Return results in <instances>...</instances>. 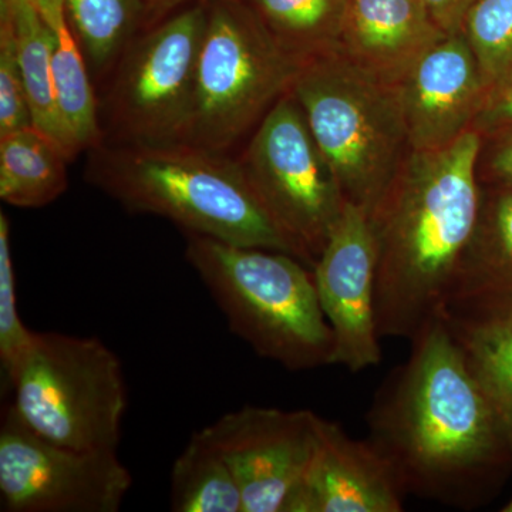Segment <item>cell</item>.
Instances as JSON below:
<instances>
[{
    "mask_svg": "<svg viewBox=\"0 0 512 512\" xmlns=\"http://www.w3.org/2000/svg\"><path fill=\"white\" fill-rule=\"evenodd\" d=\"M410 342L373 399L367 440L404 494L476 507L512 436L440 316Z\"/></svg>",
    "mask_w": 512,
    "mask_h": 512,
    "instance_id": "cell-1",
    "label": "cell"
},
{
    "mask_svg": "<svg viewBox=\"0 0 512 512\" xmlns=\"http://www.w3.org/2000/svg\"><path fill=\"white\" fill-rule=\"evenodd\" d=\"M481 144L470 130L439 150L410 151L370 214L380 338L412 340L443 312L480 215Z\"/></svg>",
    "mask_w": 512,
    "mask_h": 512,
    "instance_id": "cell-2",
    "label": "cell"
},
{
    "mask_svg": "<svg viewBox=\"0 0 512 512\" xmlns=\"http://www.w3.org/2000/svg\"><path fill=\"white\" fill-rule=\"evenodd\" d=\"M87 180L130 212L167 218L185 234L301 259L262 207L238 161L188 143H101Z\"/></svg>",
    "mask_w": 512,
    "mask_h": 512,
    "instance_id": "cell-3",
    "label": "cell"
},
{
    "mask_svg": "<svg viewBox=\"0 0 512 512\" xmlns=\"http://www.w3.org/2000/svg\"><path fill=\"white\" fill-rule=\"evenodd\" d=\"M187 235L185 258L232 333L291 372L332 365L335 336L311 266L271 249Z\"/></svg>",
    "mask_w": 512,
    "mask_h": 512,
    "instance_id": "cell-4",
    "label": "cell"
},
{
    "mask_svg": "<svg viewBox=\"0 0 512 512\" xmlns=\"http://www.w3.org/2000/svg\"><path fill=\"white\" fill-rule=\"evenodd\" d=\"M289 93L345 200L372 214L410 153L399 86L330 52L302 63Z\"/></svg>",
    "mask_w": 512,
    "mask_h": 512,
    "instance_id": "cell-5",
    "label": "cell"
},
{
    "mask_svg": "<svg viewBox=\"0 0 512 512\" xmlns=\"http://www.w3.org/2000/svg\"><path fill=\"white\" fill-rule=\"evenodd\" d=\"M3 386L10 409L42 439L77 450L119 448L126 379L103 340L35 332Z\"/></svg>",
    "mask_w": 512,
    "mask_h": 512,
    "instance_id": "cell-6",
    "label": "cell"
},
{
    "mask_svg": "<svg viewBox=\"0 0 512 512\" xmlns=\"http://www.w3.org/2000/svg\"><path fill=\"white\" fill-rule=\"evenodd\" d=\"M207 9L183 143L225 153L291 90L301 63L242 0H207Z\"/></svg>",
    "mask_w": 512,
    "mask_h": 512,
    "instance_id": "cell-7",
    "label": "cell"
},
{
    "mask_svg": "<svg viewBox=\"0 0 512 512\" xmlns=\"http://www.w3.org/2000/svg\"><path fill=\"white\" fill-rule=\"evenodd\" d=\"M239 164L276 227L313 268L348 201L291 93L259 121Z\"/></svg>",
    "mask_w": 512,
    "mask_h": 512,
    "instance_id": "cell-8",
    "label": "cell"
},
{
    "mask_svg": "<svg viewBox=\"0 0 512 512\" xmlns=\"http://www.w3.org/2000/svg\"><path fill=\"white\" fill-rule=\"evenodd\" d=\"M207 15L191 3L127 47L104 106L111 143H183Z\"/></svg>",
    "mask_w": 512,
    "mask_h": 512,
    "instance_id": "cell-9",
    "label": "cell"
},
{
    "mask_svg": "<svg viewBox=\"0 0 512 512\" xmlns=\"http://www.w3.org/2000/svg\"><path fill=\"white\" fill-rule=\"evenodd\" d=\"M133 476L116 448L77 450L37 436L9 404L0 421V505L6 512H117Z\"/></svg>",
    "mask_w": 512,
    "mask_h": 512,
    "instance_id": "cell-10",
    "label": "cell"
},
{
    "mask_svg": "<svg viewBox=\"0 0 512 512\" xmlns=\"http://www.w3.org/2000/svg\"><path fill=\"white\" fill-rule=\"evenodd\" d=\"M319 420L311 410L244 406L200 433L231 468L244 512H284L311 463Z\"/></svg>",
    "mask_w": 512,
    "mask_h": 512,
    "instance_id": "cell-11",
    "label": "cell"
},
{
    "mask_svg": "<svg viewBox=\"0 0 512 512\" xmlns=\"http://www.w3.org/2000/svg\"><path fill=\"white\" fill-rule=\"evenodd\" d=\"M335 336L332 365L357 373L382 362L377 328V242L369 212L346 202L312 268Z\"/></svg>",
    "mask_w": 512,
    "mask_h": 512,
    "instance_id": "cell-12",
    "label": "cell"
},
{
    "mask_svg": "<svg viewBox=\"0 0 512 512\" xmlns=\"http://www.w3.org/2000/svg\"><path fill=\"white\" fill-rule=\"evenodd\" d=\"M485 92L463 33L437 40L399 84L410 151L439 150L473 130Z\"/></svg>",
    "mask_w": 512,
    "mask_h": 512,
    "instance_id": "cell-13",
    "label": "cell"
},
{
    "mask_svg": "<svg viewBox=\"0 0 512 512\" xmlns=\"http://www.w3.org/2000/svg\"><path fill=\"white\" fill-rule=\"evenodd\" d=\"M404 495L369 440L320 417L311 463L284 512H400Z\"/></svg>",
    "mask_w": 512,
    "mask_h": 512,
    "instance_id": "cell-14",
    "label": "cell"
},
{
    "mask_svg": "<svg viewBox=\"0 0 512 512\" xmlns=\"http://www.w3.org/2000/svg\"><path fill=\"white\" fill-rule=\"evenodd\" d=\"M444 35L421 0H346L336 52L399 86L413 63Z\"/></svg>",
    "mask_w": 512,
    "mask_h": 512,
    "instance_id": "cell-15",
    "label": "cell"
},
{
    "mask_svg": "<svg viewBox=\"0 0 512 512\" xmlns=\"http://www.w3.org/2000/svg\"><path fill=\"white\" fill-rule=\"evenodd\" d=\"M440 318L512 436V302L450 305Z\"/></svg>",
    "mask_w": 512,
    "mask_h": 512,
    "instance_id": "cell-16",
    "label": "cell"
},
{
    "mask_svg": "<svg viewBox=\"0 0 512 512\" xmlns=\"http://www.w3.org/2000/svg\"><path fill=\"white\" fill-rule=\"evenodd\" d=\"M495 302H512V191L487 202L481 197L477 227L457 266L446 306Z\"/></svg>",
    "mask_w": 512,
    "mask_h": 512,
    "instance_id": "cell-17",
    "label": "cell"
},
{
    "mask_svg": "<svg viewBox=\"0 0 512 512\" xmlns=\"http://www.w3.org/2000/svg\"><path fill=\"white\" fill-rule=\"evenodd\" d=\"M52 45V70L57 103L70 136L80 151L103 143L99 109L94 97L86 57L66 15L64 0H39Z\"/></svg>",
    "mask_w": 512,
    "mask_h": 512,
    "instance_id": "cell-18",
    "label": "cell"
},
{
    "mask_svg": "<svg viewBox=\"0 0 512 512\" xmlns=\"http://www.w3.org/2000/svg\"><path fill=\"white\" fill-rule=\"evenodd\" d=\"M64 148L35 126L0 136V200L12 207L42 208L67 188Z\"/></svg>",
    "mask_w": 512,
    "mask_h": 512,
    "instance_id": "cell-19",
    "label": "cell"
},
{
    "mask_svg": "<svg viewBox=\"0 0 512 512\" xmlns=\"http://www.w3.org/2000/svg\"><path fill=\"white\" fill-rule=\"evenodd\" d=\"M0 19L10 20L15 32L33 126L57 141L72 160L80 150L60 114L53 79L49 26L40 13L39 5L20 2L0 8Z\"/></svg>",
    "mask_w": 512,
    "mask_h": 512,
    "instance_id": "cell-20",
    "label": "cell"
},
{
    "mask_svg": "<svg viewBox=\"0 0 512 512\" xmlns=\"http://www.w3.org/2000/svg\"><path fill=\"white\" fill-rule=\"evenodd\" d=\"M298 63L336 52L346 0H242Z\"/></svg>",
    "mask_w": 512,
    "mask_h": 512,
    "instance_id": "cell-21",
    "label": "cell"
},
{
    "mask_svg": "<svg viewBox=\"0 0 512 512\" xmlns=\"http://www.w3.org/2000/svg\"><path fill=\"white\" fill-rule=\"evenodd\" d=\"M174 512H244L241 491L227 461L202 437L192 434L171 470Z\"/></svg>",
    "mask_w": 512,
    "mask_h": 512,
    "instance_id": "cell-22",
    "label": "cell"
},
{
    "mask_svg": "<svg viewBox=\"0 0 512 512\" xmlns=\"http://www.w3.org/2000/svg\"><path fill=\"white\" fill-rule=\"evenodd\" d=\"M77 42L94 70L107 69L147 23L144 0H64Z\"/></svg>",
    "mask_w": 512,
    "mask_h": 512,
    "instance_id": "cell-23",
    "label": "cell"
},
{
    "mask_svg": "<svg viewBox=\"0 0 512 512\" xmlns=\"http://www.w3.org/2000/svg\"><path fill=\"white\" fill-rule=\"evenodd\" d=\"M460 32L487 89L512 69V0H473Z\"/></svg>",
    "mask_w": 512,
    "mask_h": 512,
    "instance_id": "cell-24",
    "label": "cell"
},
{
    "mask_svg": "<svg viewBox=\"0 0 512 512\" xmlns=\"http://www.w3.org/2000/svg\"><path fill=\"white\" fill-rule=\"evenodd\" d=\"M33 330L23 323L18 308L16 275L10 249V224L0 212V366L2 380L8 379L13 367L33 339Z\"/></svg>",
    "mask_w": 512,
    "mask_h": 512,
    "instance_id": "cell-25",
    "label": "cell"
},
{
    "mask_svg": "<svg viewBox=\"0 0 512 512\" xmlns=\"http://www.w3.org/2000/svg\"><path fill=\"white\" fill-rule=\"evenodd\" d=\"M33 126L32 111L15 32L8 19H0V136Z\"/></svg>",
    "mask_w": 512,
    "mask_h": 512,
    "instance_id": "cell-26",
    "label": "cell"
},
{
    "mask_svg": "<svg viewBox=\"0 0 512 512\" xmlns=\"http://www.w3.org/2000/svg\"><path fill=\"white\" fill-rule=\"evenodd\" d=\"M473 130L484 134H512V69L485 92Z\"/></svg>",
    "mask_w": 512,
    "mask_h": 512,
    "instance_id": "cell-27",
    "label": "cell"
},
{
    "mask_svg": "<svg viewBox=\"0 0 512 512\" xmlns=\"http://www.w3.org/2000/svg\"><path fill=\"white\" fill-rule=\"evenodd\" d=\"M471 2L473 0H421L431 19L447 35L460 32Z\"/></svg>",
    "mask_w": 512,
    "mask_h": 512,
    "instance_id": "cell-28",
    "label": "cell"
},
{
    "mask_svg": "<svg viewBox=\"0 0 512 512\" xmlns=\"http://www.w3.org/2000/svg\"><path fill=\"white\" fill-rule=\"evenodd\" d=\"M491 170L498 178L512 185V134H507V140L495 150Z\"/></svg>",
    "mask_w": 512,
    "mask_h": 512,
    "instance_id": "cell-29",
    "label": "cell"
},
{
    "mask_svg": "<svg viewBox=\"0 0 512 512\" xmlns=\"http://www.w3.org/2000/svg\"><path fill=\"white\" fill-rule=\"evenodd\" d=\"M144 2L147 8V23L153 25L173 15L177 10L183 9L188 3L200 2V0H144Z\"/></svg>",
    "mask_w": 512,
    "mask_h": 512,
    "instance_id": "cell-30",
    "label": "cell"
},
{
    "mask_svg": "<svg viewBox=\"0 0 512 512\" xmlns=\"http://www.w3.org/2000/svg\"><path fill=\"white\" fill-rule=\"evenodd\" d=\"M20 2H30L39 5V0H0V8H6V6L16 5V3Z\"/></svg>",
    "mask_w": 512,
    "mask_h": 512,
    "instance_id": "cell-31",
    "label": "cell"
},
{
    "mask_svg": "<svg viewBox=\"0 0 512 512\" xmlns=\"http://www.w3.org/2000/svg\"><path fill=\"white\" fill-rule=\"evenodd\" d=\"M503 511H505V512H512V500L510 501V503L505 505V508H503Z\"/></svg>",
    "mask_w": 512,
    "mask_h": 512,
    "instance_id": "cell-32",
    "label": "cell"
}]
</instances>
